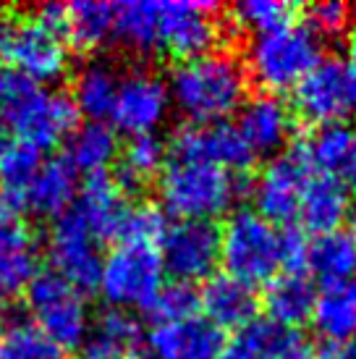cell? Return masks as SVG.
<instances>
[{"instance_id":"obj_1","label":"cell","mask_w":356,"mask_h":359,"mask_svg":"<svg viewBox=\"0 0 356 359\" xmlns=\"http://www.w3.org/2000/svg\"><path fill=\"white\" fill-rule=\"evenodd\" d=\"M307 241L294 231H280L254 210H236L220 229V262L226 276L247 286L270 283L283 270L304 262Z\"/></svg>"},{"instance_id":"obj_2","label":"cell","mask_w":356,"mask_h":359,"mask_svg":"<svg viewBox=\"0 0 356 359\" xmlns=\"http://www.w3.org/2000/svg\"><path fill=\"white\" fill-rule=\"evenodd\" d=\"M170 105L191 123H220L247 100L249 76L244 63L231 53L210 50L178 60L168 76Z\"/></svg>"},{"instance_id":"obj_3","label":"cell","mask_w":356,"mask_h":359,"mask_svg":"<svg viewBox=\"0 0 356 359\" xmlns=\"http://www.w3.org/2000/svg\"><path fill=\"white\" fill-rule=\"evenodd\" d=\"M244 191L238 173L197 160L173 158L160 170L163 208L178 220H212L223 215Z\"/></svg>"},{"instance_id":"obj_4","label":"cell","mask_w":356,"mask_h":359,"mask_svg":"<svg viewBox=\"0 0 356 359\" xmlns=\"http://www.w3.org/2000/svg\"><path fill=\"white\" fill-rule=\"evenodd\" d=\"M76 116L71 95L27 79L16 81V87L0 100L3 129L13 131L19 144L40 152L69 140L76 129Z\"/></svg>"},{"instance_id":"obj_5","label":"cell","mask_w":356,"mask_h":359,"mask_svg":"<svg viewBox=\"0 0 356 359\" xmlns=\"http://www.w3.org/2000/svg\"><path fill=\"white\" fill-rule=\"evenodd\" d=\"M322 58L320 40L304 27L291 21L265 34H254L247 50V69L267 95L296 90V84Z\"/></svg>"},{"instance_id":"obj_6","label":"cell","mask_w":356,"mask_h":359,"mask_svg":"<svg viewBox=\"0 0 356 359\" xmlns=\"http://www.w3.org/2000/svg\"><path fill=\"white\" fill-rule=\"evenodd\" d=\"M0 63L34 84H53L69 69V48L37 16L0 11Z\"/></svg>"},{"instance_id":"obj_7","label":"cell","mask_w":356,"mask_h":359,"mask_svg":"<svg viewBox=\"0 0 356 359\" xmlns=\"http://www.w3.org/2000/svg\"><path fill=\"white\" fill-rule=\"evenodd\" d=\"M163 259L158 247L121 241L102 257L97 289L113 309L147 307L163 286Z\"/></svg>"},{"instance_id":"obj_8","label":"cell","mask_w":356,"mask_h":359,"mask_svg":"<svg viewBox=\"0 0 356 359\" xmlns=\"http://www.w3.org/2000/svg\"><path fill=\"white\" fill-rule=\"evenodd\" d=\"M27 304L32 323L45 330L50 339L63 349L81 346L89 333V307L79 289L55 276L53 270L37 273L27 286Z\"/></svg>"},{"instance_id":"obj_9","label":"cell","mask_w":356,"mask_h":359,"mask_svg":"<svg viewBox=\"0 0 356 359\" xmlns=\"http://www.w3.org/2000/svg\"><path fill=\"white\" fill-rule=\"evenodd\" d=\"M163 270L178 283H197L215 276L220 262V229L212 220H176L158 244Z\"/></svg>"},{"instance_id":"obj_10","label":"cell","mask_w":356,"mask_h":359,"mask_svg":"<svg viewBox=\"0 0 356 359\" xmlns=\"http://www.w3.org/2000/svg\"><path fill=\"white\" fill-rule=\"evenodd\" d=\"M212 13H215L212 3H191V0L158 3L155 53H168L178 60L210 53L220 34V21Z\"/></svg>"},{"instance_id":"obj_11","label":"cell","mask_w":356,"mask_h":359,"mask_svg":"<svg viewBox=\"0 0 356 359\" xmlns=\"http://www.w3.org/2000/svg\"><path fill=\"white\" fill-rule=\"evenodd\" d=\"M48 255L53 273L71 283L74 289H97L100 270H102L100 241L74 208H69L53 223Z\"/></svg>"},{"instance_id":"obj_12","label":"cell","mask_w":356,"mask_h":359,"mask_svg":"<svg viewBox=\"0 0 356 359\" xmlns=\"http://www.w3.org/2000/svg\"><path fill=\"white\" fill-rule=\"evenodd\" d=\"M354 74L341 58H320L294 90V108L315 126L338 123L354 110Z\"/></svg>"},{"instance_id":"obj_13","label":"cell","mask_w":356,"mask_h":359,"mask_svg":"<svg viewBox=\"0 0 356 359\" xmlns=\"http://www.w3.org/2000/svg\"><path fill=\"white\" fill-rule=\"evenodd\" d=\"M309 176H312V168L299 150L275 155L259 170V176L252 184V197H254V208H257L254 212L270 220L273 226L296 220L299 202H301Z\"/></svg>"},{"instance_id":"obj_14","label":"cell","mask_w":356,"mask_h":359,"mask_svg":"<svg viewBox=\"0 0 356 359\" xmlns=\"http://www.w3.org/2000/svg\"><path fill=\"white\" fill-rule=\"evenodd\" d=\"M168 84L152 71L134 69L121 76L110 121L116 123V129L126 131L131 137L155 134L158 126H163V121L168 118Z\"/></svg>"},{"instance_id":"obj_15","label":"cell","mask_w":356,"mask_h":359,"mask_svg":"<svg viewBox=\"0 0 356 359\" xmlns=\"http://www.w3.org/2000/svg\"><path fill=\"white\" fill-rule=\"evenodd\" d=\"M170 150L178 160H197L231 173H238L254 163V152L249 150L244 137L238 134L236 126H231L226 121L186 123L184 129L176 131Z\"/></svg>"},{"instance_id":"obj_16","label":"cell","mask_w":356,"mask_h":359,"mask_svg":"<svg viewBox=\"0 0 356 359\" xmlns=\"http://www.w3.org/2000/svg\"><path fill=\"white\" fill-rule=\"evenodd\" d=\"M223 330L194 315L176 323H158L147 333L149 359H220Z\"/></svg>"},{"instance_id":"obj_17","label":"cell","mask_w":356,"mask_h":359,"mask_svg":"<svg viewBox=\"0 0 356 359\" xmlns=\"http://www.w3.org/2000/svg\"><path fill=\"white\" fill-rule=\"evenodd\" d=\"M220 359H315V349L296 328L252 320L223 344Z\"/></svg>"},{"instance_id":"obj_18","label":"cell","mask_w":356,"mask_h":359,"mask_svg":"<svg viewBox=\"0 0 356 359\" xmlns=\"http://www.w3.org/2000/svg\"><path fill=\"white\" fill-rule=\"evenodd\" d=\"M236 129L254 158L273 155L294 137V113L278 95H254L238 108Z\"/></svg>"},{"instance_id":"obj_19","label":"cell","mask_w":356,"mask_h":359,"mask_svg":"<svg viewBox=\"0 0 356 359\" xmlns=\"http://www.w3.org/2000/svg\"><path fill=\"white\" fill-rule=\"evenodd\" d=\"M307 165L320 176L338 181L343 189H356V126L343 121L317 126L304 144H299Z\"/></svg>"},{"instance_id":"obj_20","label":"cell","mask_w":356,"mask_h":359,"mask_svg":"<svg viewBox=\"0 0 356 359\" xmlns=\"http://www.w3.org/2000/svg\"><path fill=\"white\" fill-rule=\"evenodd\" d=\"M71 208L79 212V218L97 236V241H118L134 205L129 202L126 189L118 184V179H110L108 173H97V176H89L79 200Z\"/></svg>"},{"instance_id":"obj_21","label":"cell","mask_w":356,"mask_h":359,"mask_svg":"<svg viewBox=\"0 0 356 359\" xmlns=\"http://www.w3.org/2000/svg\"><path fill=\"white\" fill-rule=\"evenodd\" d=\"M37 276V252L29 229L8 210H0V304L27 291Z\"/></svg>"},{"instance_id":"obj_22","label":"cell","mask_w":356,"mask_h":359,"mask_svg":"<svg viewBox=\"0 0 356 359\" xmlns=\"http://www.w3.org/2000/svg\"><path fill=\"white\" fill-rule=\"evenodd\" d=\"M76 170L66 158H45L29 181L27 191L21 194L16 212H32L40 218H58L76 202Z\"/></svg>"},{"instance_id":"obj_23","label":"cell","mask_w":356,"mask_h":359,"mask_svg":"<svg viewBox=\"0 0 356 359\" xmlns=\"http://www.w3.org/2000/svg\"><path fill=\"white\" fill-rule=\"evenodd\" d=\"M199 294V309L205 312V320L212 323L218 330L223 328H244L257 315V294L252 286L231 276H212L205 280Z\"/></svg>"},{"instance_id":"obj_24","label":"cell","mask_w":356,"mask_h":359,"mask_svg":"<svg viewBox=\"0 0 356 359\" xmlns=\"http://www.w3.org/2000/svg\"><path fill=\"white\" fill-rule=\"evenodd\" d=\"M317 289L312 278L301 270H283L280 276L267 283L265 289V309L270 323L283 328H296L301 323L312 320Z\"/></svg>"},{"instance_id":"obj_25","label":"cell","mask_w":356,"mask_h":359,"mask_svg":"<svg viewBox=\"0 0 356 359\" xmlns=\"http://www.w3.org/2000/svg\"><path fill=\"white\" fill-rule=\"evenodd\" d=\"M348 210H351L348 189L320 173L309 176L299 202V220L304 223V229L312 231L315 236L341 231V223L348 218Z\"/></svg>"},{"instance_id":"obj_26","label":"cell","mask_w":356,"mask_h":359,"mask_svg":"<svg viewBox=\"0 0 356 359\" xmlns=\"http://www.w3.org/2000/svg\"><path fill=\"white\" fill-rule=\"evenodd\" d=\"M142 341V328L134 315L126 309H110L100 315L92 325L84 344L81 359H129Z\"/></svg>"},{"instance_id":"obj_27","label":"cell","mask_w":356,"mask_h":359,"mask_svg":"<svg viewBox=\"0 0 356 359\" xmlns=\"http://www.w3.org/2000/svg\"><path fill=\"white\" fill-rule=\"evenodd\" d=\"M312 325L327 344H343L356 336V280L330 283L317 291Z\"/></svg>"},{"instance_id":"obj_28","label":"cell","mask_w":356,"mask_h":359,"mask_svg":"<svg viewBox=\"0 0 356 359\" xmlns=\"http://www.w3.org/2000/svg\"><path fill=\"white\" fill-rule=\"evenodd\" d=\"M304 265L325 286L354 280L356 276V241L346 231L320 233L304 247Z\"/></svg>"},{"instance_id":"obj_29","label":"cell","mask_w":356,"mask_h":359,"mask_svg":"<svg viewBox=\"0 0 356 359\" xmlns=\"http://www.w3.org/2000/svg\"><path fill=\"white\" fill-rule=\"evenodd\" d=\"M66 142H69L66 144L69 165L76 173H89V176L105 173L121 150L116 129L105 121H87L84 126H76Z\"/></svg>"},{"instance_id":"obj_30","label":"cell","mask_w":356,"mask_h":359,"mask_svg":"<svg viewBox=\"0 0 356 359\" xmlns=\"http://www.w3.org/2000/svg\"><path fill=\"white\" fill-rule=\"evenodd\" d=\"M118 81L121 74L110 63L102 60L84 63L74 79V95H71L76 113H84L89 121L110 118L118 95Z\"/></svg>"},{"instance_id":"obj_31","label":"cell","mask_w":356,"mask_h":359,"mask_svg":"<svg viewBox=\"0 0 356 359\" xmlns=\"http://www.w3.org/2000/svg\"><path fill=\"white\" fill-rule=\"evenodd\" d=\"M116 6L97 0H79L66 8V40L79 50H95L113 37Z\"/></svg>"},{"instance_id":"obj_32","label":"cell","mask_w":356,"mask_h":359,"mask_svg":"<svg viewBox=\"0 0 356 359\" xmlns=\"http://www.w3.org/2000/svg\"><path fill=\"white\" fill-rule=\"evenodd\" d=\"M168 163V147L158 134H139L126 142L121 152V173L118 184L126 187H139L155 179Z\"/></svg>"},{"instance_id":"obj_33","label":"cell","mask_w":356,"mask_h":359,"mask_svg":"<svg viewBox=\"0 0 356 359\" xmlns=\"http://www.w3.org/2000/svg\"><path fill=\"white\" fill-rule=\"evenodd\" d=\"M0 359H66V349L29 320H11L0 333Z\"/></svg>"},{"instance_id":"obj_34","label":"cell","mask_w":356,"mask_h":359,"mask_svg":"<svg viewBox=\"0 0 356 359\" xmlns=\"http://www.w3.org/2000/svg\"><path fill=\"white\" fill-rule=\"evenodd\" d=\"M155 16H158V3L147 0L118 3L113 37L134 53H155Z\"/></svg>"},{"instance_id":"obj_35","label":"cell","mask_w":356,"mask_h":359,"mask_svg":"<svg viewBox=\"0 0 356 359\" xmlns=\"http://www.w3.org/2000/svg\"><path fill=\"white\" fill-rule=\"evenodd\" d=\"M42 152L27 144H8V150L0 163V189H3V202L8 205V212L16 215L21 194L27 191L29 181L34 179L37 168L42 165Z\"/></svg>"},{"instance_id":"obj_36","label":"cell","mask_w":356,"mask_h":359,"mask_svg":"<svg viewBox=\"0 0 356 359\" xmlns=\"http://www.w3.org/2000/svg\"><path fill=\"white\" fill-rule=\"evenodd\" d=\"M231 24L238 29L265 34L294 21V6L283 0H241L231 8Z\"/></svg>"},{"instance_id":"obj_37","label":"cell","mask_w":356,"mask_h":359,"mask_svg":"<svg viewBox=\"0 0 356 359\" xmlns=\"http://www.w3.org/2000/svg\"><path fill=\"white\" fill-rule=\"evenodd\" d=\"M199 309V294L189 283H178V280H170V283H163L160 291L152 297L144 312H147L152 323H176V320H186L194 318Z\"/></svg>"},{"instance_id":"obj_38","label":"cell","mask_w":356,"mask_h":359,"mask_svg":"<svg viewBox=\"0 0 356 359\" xmlns=\"http://www.w3.org/2000/svg\"><path fill=\"white\" fill-rule=\"evenodd\" d=\"M317 40L322 37H343L354 29V11L343 0H322L307 8L304 24Z\"/></svg>"},{"instance_id":"obj_39","label":"cell","mask_w":356,"mask_h":359,"mask_svg":"<svg viewBox=\"0 0 356 359\" xmlns=\"http://www.w3.org/2000/svg\"><path fill=\"white\" fill-rule=\"evenodd\" d=\"M168 229V223L163 218V210H158L155 205H134L126 218V226L121 231V241H129V244H149V247H158L163 233Z\"/></svg>"},{"instance_id":"obj_40","label":"cell","mask_w":356,"mask_h":359,"mask_svg":"<svg viewBox=\"0 0 356 359\" xmlns=\"http://www.w3.org/2000/svg\"><path fill=\"white\" fill-rule=\"evenodd\" d=\"M346 66L354 74V90H356V27L346 34ZM354 113H356V97H354Z\"/></svg>"},{"instance_id":"obj_41","label":"cell","mask_w":356,"mask_h":359,"mask_svg":"<svg viewBox=\"0 0 356 359\" xmlns=\"http://www.w3.org/2000/svg\"><path fill=\"white\" fill-rule=\"evenodd\" d=\"M19 79H21L19 74H13L6 63H0V100H3V97H6V95L16 87V81H19Z\"/></svg>"},{"instance_id":"obj_42","label":"cell","mask_w":356,"mask_h":359,"mask_svg":"<svg viewBox=\"0 0 356 359\" xmlns=\"http://www.w3.org/2000/svg\"><path fill=\"white\" fill-rule=\"evenodd\" d=\"M330 359H356V336L330 349Z\"/></svg>"},{"instance_id":"obj_43","label":"cell","mask_w":356,"mask_h":359,"mask_svg":"<svg viewBox=\"0 0 356 359\" xmlns=\"http://www.w3.org/2000/svg\"><path fill=\"white\" fill-rule=\"evenodd\" d=\"M8 150V140H6V129L0 126V163H3V155Z\"/></svg>"},{"instance_id":"obj_44","label":"cell","mask_w":356,"mask_h":359,"mask_svg":"<svg viewBox=\"0 0 356 359\" xmlns=\"http://www.w3.org/2000/svg\"><path fill=\"white\" fill-rule=\"evenodd\" d=\"M351 239L356 241V212H354V220H351Z\"/></svg>"},{"instance_id":"obj_45","label":"cell","mask_w":356,"mask_h":359,"mask_svg":"<svg viewBox=\"0 0 356 359\" xmlns=\"http://www.w3.org/2000/svg\"><path fill=\"white\" fill-rule=\"evenodd\" d=\"M0 333H3V323H0Z\"/></svg>"},{"instance_id":"obj_46","label":"cell","mask_w":356,"mask_h":359,"mask_svg":"<svg viewBox=\"0 0 356 359\" xmlns=\"http://www.w3.org/2000/svg\"><path fill=\"white\" fill-rule=\"evenodd\" d=\"M129 359H137V357H129Z\"/></svg>"}]
</instances>
